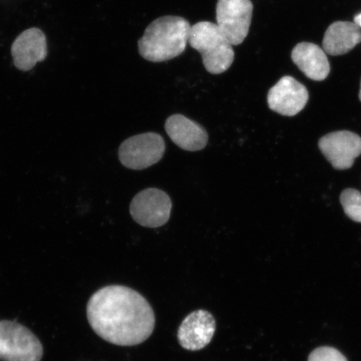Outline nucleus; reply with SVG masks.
I'll return each mask as SVG.
<instances>
[{"instance_id":"9","label":"nucleus","mask_w":361,"mask_h":361,"mask_svg":"<svg viewBox=\"0 0 361 361\" xmlns=\"http://www.w3.org/2000/svg\"><path fill=\"white\" fill-rule=\"evenodd\" d=\"M308 100V90L291 76H283L268 94L270 109L282 116L297 115L304 109Z\"/></svg>"},{"instance_id":"6","label":"nucleus","mask_w":361,"mask_h":361,"mask_svg":"<svg viewBox=\"0 0 361 361\" xmlns=\"http://www.w3.org/2000/svg\"><path fill=\"white\" fill-rule=\"evenodd\" d=\"M252 11L250 0H219L216 4V25L233 45L242 44L247 37Z\"/></svg>"},{"instance_id":"7","label":"nucleus","mask_w":361,"mask_h":361,"mask_svg":"<svg viewBox=\"0 0 361 361\" xmlns=\"http://www.w3.org/2000/svg\"><path fill=\"white\" fill-rule=\"evenodd\" d=\"M171 198L157 188H147L133 198L130 213L138 224L146 228H159L169 222L171 215Z\"/></svg>"},{"instance_id":"12","label":"nucleus","mask_w":361,"mask_h":361,"mask_svg":"<svg viewBox=\"0 0 361 361\" xmlns=\"http://www.w3.org/2000/svg\"><path fill=\"white\" fill-rule=\"evenodd\" d=\"M165 129L171 141L185 151L202 150L209 142L206 130L183 115L171 116L166 121Z\"/></svg>"},{"instance_id":"5","label":"nucleus","mask_w":361,"mask_h":361,"mask_svg":"<svg viewBox=\"0 0 361 361\" xmlns=\"http://www.w3.org/2000/svg\"><path fill=\"white\" fill-rule=\"evenodd\" d=\"M164 138L154 133L134 135L121 144L119 159L129 169L142 170L157 164L164 155Z\"/></svg>"},{"instance_id":"2","label":"nucleus","mask_w":361,"mask_h":361,"mask_svg":"<svg viewBox=\"0 0 361 361\" xmlns=\"http://www.w3.org/2000/svg\"><path fill=\"white\" fill-rule=\"evenodd\" d=\"M190 30V24L184 18H158L148 25L139 40L140 55L152 62H162L178 57L187 47Z\"/></svg>"},{"instance_id":"8","label":"nucleus","mask_w":361,"mask_h":361,"mask_svg":"<svg viewBox=\"0 0 361 361\" xmlns=\"http://www.w3.org/2000/svg\"><path fill=\"white\" fill-rule=\"evenodd\" d=\"M319 147L334 168L349 169L361 155V137L348 130H340L324 135L319 140Z\"/></svg>"},{"instance_id":"11","label":"nucleus","mask_w":361,"mask_h":361,"mask_svg":"<svg viewBox=\"0 0 361 361\" xmlns=\"http://www.w3.org/2000/svg\"><path fill=\"white\" fill-rule=\"evenodd\" d=\"M11 53L18 69L29 71L47 56V37L37 28L27 30L13 43Z\"/></svg>"},{"instance_id":"10","label":"nucleus","mask_w":361,"mask_h":361,"mask_svg":"<svg viewBox=\"0 0 361 361\" xmlns=\"http://www.w3.org/2000/svg\"><path fill=\"white\" fill-rule=\"evenodd\" d=\"M216 331L214 316L206 310H197L188 314L180 324L178 338L185 350H200L212 341Z\"/></svg>"},{"instance_id":"17","label":"nucleus","mask_w":361,"mask_h":361,"mask_svg":"<svg viewBox=\"0 0 361 361\" xmlns=\"http://www.w3.org/2000/svg\"><path fill=\"white\" fill-rule=\"evenodd\" d=\"M355 24L361 28V13L355 17Z\"/></svg>"},{"instance_id":"15","label":"nucleus","mask_w":361,"mask_h":361,"mask_svg":"<svg viewBox=\"0 0 361 361\" xmlns=\"http://www.w3.org/2000/svg\"><path fill=\"white\" fill-rule=\"evenodd\" d=\"M345 213L355 222L361 223V193L353 188L345 189L341 195Z\"/></svg>"},{"instance_id":"14","label":"nucleus","mask_w":361,"mask_h":361,"mask_svg":"<svg viewBox=\"0 0 361 361\" xmlns=\"http://www.w3.org/2000/svg\"><path fill=\"white\" fill-rule=\"evenodd\" d=\"M361 42V31L355 23L336 21L329 27L323 39V49L331 56L345 55Z\"/></svg>"},{"instance_id":"16","label":"nucleus","mask_w":361,"mask_h":361,"mask_svg":"<svg viewBox=\"0 0 361 361\" xmlns=\"http://www.w3.org/2000/svg\"><path fill=\"white\" fill-rule=\"evenodd\" d=\"M308 361H348L344 355L332 347H319L309 356Z\"/></svg>"},{"instance_id":"4","label":"nucleus","mask_w":361,"mask_h":361,"mask_svg":"<svg viewBox=\"0 0 361 361\" xmlns=\"http://www.w3.org/2000/svg\"><path fill=\"white\" fill-rule=\"evenodd\" d=\"M44 350L42 342L23 324L0 320V360L40 361Z\"/></svg>"},{"instance_id":"3","label":"nucleus","mask_w":361,"mask_h":361,"mask_svg":"<svg viewBox=\"0 0 361 361\" xmlns=\"http://www.w3.org/2000/svg\"><path fill=\"white\" fill-rule=\"evenodd\" d=\"M188 43L200 52L207 71L214 75L227 71L234 61L233 44L219 26L214 23L202 21L191 26Z\"/></svg>"},{"instance_id":"13","label":"nucleus","mask_w":361,"mask_h":361,"mask_svg":"<svg viewBox=\"0 0 361 361\" xmlns=\"http://www.w3.org/2000/svg\"><path fill=\"white\" fill-rule=\"evenodd\" d=\"M291 57L293 62L311 80H324L331 72L326 53L317 44H298L293 49Z\"/></svg>"},{"instance_id":"18","label":"nucleus","mask_w":361,"mask_h":361,"mask_svg":"<svg viewBox=\"0 0 361 361\" xmlns=\"http://www.w3.org/2000/svg\"><path fill=\"white\" fill-rule=\"evenodd\" d=\"M360 100L361 102V81H360Z\"/></svg>"},{"instance_id":"1","label":"nucleus","mask_w":361,"mask_h":361,"mask_svg":"<svg viewBox=\"0 0 361 361\" xmlns=\"http://www.w3.org/2000/svg\"><path fill=\"white\" fill-rule=\"evenodd\" d=\"M90 326L111 344L133 346L151 336L155 315L150 304L133 288L111 286L90 297L87 308Z\"/></svg>"}]
</instances>
